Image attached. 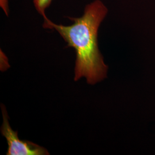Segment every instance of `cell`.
Instances as JSON below:
<instances>
[{
    "instance_id": "277c9868",
    "label": "cell",
    "mask_w": 155,
    "mask_h": 155,
    "mask_svg": "<svg viewBox=\"0 0 155 155\" xmlns=\"http://www.w3.org/2000/svg\"><path fill=\"white\" fill-rule=\"evenodd\" d=\"M0 6L6 16L9 15V3L8 0H0Z\"/></svg>"
},
{
    "instance_id": "3957f363",
    "label": "cell",
    "mask_w": 155,
    "mask_h": 155,
    "mask_svg": "<svg viewBox=\"0 0 155 155\" xmlns=\"http://www.w3.org/2000/svg\"><path fill=\"white\" fill-rule=\"evenodd\" d=\"M52 0H33V4L36 11L43 17L44 20L47 18L45 16V10L50 6Z\"/></svg>"
},
{
    "instance_id": "7a4b0ae2",
    "label": "cell",
    "mask_w": 155,
    "mask_h": 155,
    "mask_svg": "<svg viewBox=\"0 0 155 155\" xmlns=\"http://www.w3.org/2000/svg\"><path fill=\"white\" fill-rule=\"evenodd\" d=\"M3 124L1 128L2 135L5 137L8 149L7 155H48L50 153L45 148L32 142L21 140L18 137V133L12 129L9 122L5 107L2 106Z\"/></svg>"
},
{
    "instance_id": "6da1fadb",
    "label": "cell",
    "mask_w": 155,
    "mask_h": 155,
    "mask_svg": "<svg viewBox=\"0 0 155 155\" xmlns=\"http://www.w3.org/2000/svg\"><path fill=\"white\" fill-rule=\"evenodd\" d=\"M107 12L101 1L95 0L86 6L82 16L70 17L74 22L70 25L56 24L48 18L44 20V28L55 29L67 47L75 50V81L85 77L87 83L94 84L106 77L108 67L98 48V31Z\"/></svg>"
}]
</instances>
